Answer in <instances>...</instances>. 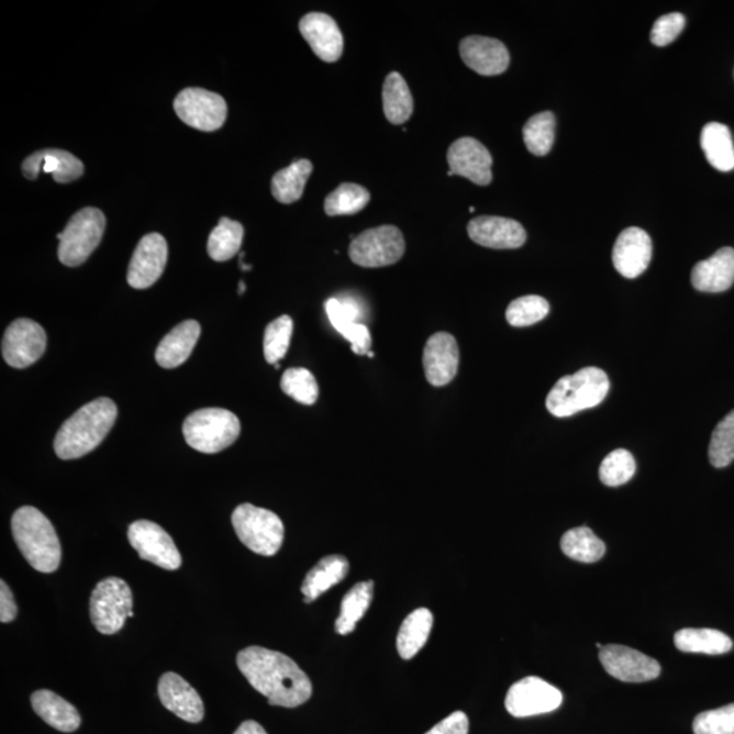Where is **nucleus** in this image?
<instances>
[{"label":"nucleus","mask_w":734,"mask_h":734,"mask_svg":"<svg viewBox=\"0 0 734 734\" xmlns=\"http://www.w3.org/2000/svg\"><path fill=\"white\" fill-rule=\"evenodd\" d=\"M237 667L271 707L294 709L312 697L311 679L294 659L280 652L260 646L246 647L237 655Z\"/></svg>","instance_id":"nucleus-1"},{"label":"nucleus","mask_w":734,"mask_h":734,"mask_svg":"<svg viewBox=\"0 0 734 734\" xmlns=\"http://www.w3.org/2000/svg\"><path fill=\"white\" fill-rule=\"evenodd\" d=\"M118 418V407L108 398H100L79 409L59 429L55 452L62 460H74L94 451L111 432Z\"/></svg>","instance_id":"nucleus-2"},{"label":"nucleus","mask_w":734,"mask_h":734,"mask_svg":"<svg viewBox=\"0 0 734 734\" xmlns=\"http://www.w3.org/2000/svg\"><path fill=\"white\" fill-rule=\"evenodd\" d=\"M11 532L21 554L34 570L54 572L59 569L62 546L55 527L38 509L24 507L11 519Z\"/></svg>","instance_id":"nucleus-3"},{"label":"nucleus","mask_w":734,"mask_h":734,"mask_svg":"<svg viewBox=\"0 0 734 734\" xmlns=\"http://www.w3.org/2000/svg\"><path fill=\"white\" fill-rule=\"evenodd\" d=\"M610 392L604 370L585 367L572 376L561 377L547 396V410L556 418H567L598 407Z\"/></svg>","instance_id":"nucleus-4"},{"label":"nucleus","mask_w":734,"mask_h":734,"mask_svg":"<svg viewBox=\"0 0 734 734\" xmlns=\"http://www.w3.org/2000/svg\"><path fill=\"white\" fill-rule=\"evenodd\" d=\"M241 432L238 418L223 409L192 412L182 424L184 438L194 451L218 453L236 443Z\"/></svg>","instance_id":"nucleus-5"},{"label":"nucleus","mask_w":734,"mask_h":734,"mask_svg":"<svg viewBox=\"0 0 734 734\" xmlns=\"http://www.w3.org/2000/svg\"><path fill=\"white\" fill-rule=\"evenodd\" d=\"M232 524L241 543L255 554L274 556L282 547L285 525L271 510L240 504L233 512Z\"/></svg>","instance_id":"nucleus-6"},{"label":"nucleus","mask_w":734,"mask_h":734,"mask_svg":"<svg viewBox=\"0 0 734 734\" xmlns=\"http://www.w3.org/2000/svg\"><path fill=\"white\" fill-rule=\"evenodd\" d=\"M107 220L99 209L86 208L77 212L68 221L65 231L57 234L59 238L60 263L67 267H78L89 259L104 236Z\"/></svg>","instance_id":"nucleus-7"},{"label":"nucleus","mask_w":734,"mask_h":734,"mask_svg":"<svg viewBox=\"0 0 734 734\" xmlns=\"http://www.w3.org/2000/svg\"><path fill=\"white\" fill-rule=\"evenodd\" d=\"M132 592L122 578L109 577L97 583L90 598V619L101 634L112 635L134 616Z\"/></svg>","instance_id":"nucleus-8"},{"label":"nucleus","mask_w":734,"mask_h":734,"mask_svg":"<svg viewBox=\"0 0 734 734\" xmlns=\"http://www.w3.org/2000/svg\"><path fill=\"white\" fill-rule=\"evenodd\" d=\"M404 252L403 234L392 225L369 229L360 233L353 238L348 248L349 259L365 268L392 266L403 257Z\"/></svg>","instance_id":"nucleus-9"},{"label":"nucleus","mask_w":734,"mask_h":734,"mask_svg":"<svg viewBox=\"0 0 734 734\" xmlns=\"http://www.w3.org/2000/svg\"><path fill=\"white\" fill-rule=\"evenodd\" d=\"M129 541L143 560L165 570L180 569L181 554L174 538L153 521L140 520L132 523L129 527Z\"/></svg>","instance_id":"nucleus-10"},{"label":"nucleus","mask_w":734,"mask_h":734,"mask_svg":"<svg viewBox=\"0 0 734 734\" xmlns=\"http://www.w3.org/2000/svg\"><path fill=\"white\" fill-rule=\"evenodd\" d=\"M175 111L189 127L204 132L220 130L227 118V105L223 97L199 88L182 90L176 97Z\"/></svg>","instance_id":"nucleus-11"},{"label":"nucleus","mask_w":734,"mask_h":734,"mask_svg":"<svg viewBox=\"0 0 734 734\" xmlns=\"http://www.w3.org/2000/svg\"><path fill=\"white\" fill-rule=\"evenodd\" d=\"M561 702L564 696L558 688L536 676H530L510 687L504 707L515 719H525L550 713L558 709Z\"/></svg>","instance_id":"nucleus-12"},{"label":"nucleus","mask_w":734,"mask_h":734,"mask_svg":"<svg viewBox=\"0 0 734 734\" xmlns=\"http://www.w3.org/2000/svg\"><path fill=\"white\" fill-rule=\"evenodd\" d=\"M47 334L42 325L29 319H19L5 330L2 354L5 363L15 369H25L43 357Z\"/></svg>","instance_id":"nucleus-13"},{"label":"nucleus","mask_w":734,"mask_h":734,"mask_svg":"<svg viewBox=\"0 0 734 734\" xmlns=\"http://www.w3.org/2000/svg\"><path fill=\"white\" fill-rule=\"evenodd\" d=\"M599 657L607 672L621 681L645 682L657 679L661 674V667L655 658L627 646H603Z\"/></svg>","instance_id":"nucleus-14"},{"label":"nucleus","mask_w":734,"mask_h":734,"mask_svg":"<svg viewBox=\"0 0 734 734\" xmlns=\"http://www.w3.org/2000/svg\"><path fill=\"white\" fill-rule=\"evenodd\" d=\"M168 263V244L158 233H151L137 244L129 267L127 279L131 288H152L164 274Z\"/></svg>","instance_id":"nucleus-15"},{"label":"nucleus","mask_w":734,"mask_h":734,"mask_svg":"<svg viewBox=\"0 0 734 734\" xmlns=\"http://www.w3.org/2000/svg\"><path fill=\"white\" fill-rule=\"evenodd\" d=\"M452 176L466 177L476 186H489L492 180V157L489 151L474 137H461L452 143L447 152Z\"/></svg>","instance_id":"nucleus-16"},{"label":"nucleus","mask_w":734,"mask_h":734,"mask_svg":"<svg viewBox=\"0 0 734 734\" xmlns=\"http://www.w3.org/2000/svg\"><path fill=\"white\" fill-rule=\"evenodd\" d=\"M460 364L455 336L437 332L429 337L423 352L424 375L433 387H445L455 380Z\"/></svg>","instance_id":"nucleus-17"},{"label":"nucleus","mask_w":734,"mask_h":734,"mask_svg":"<svg viewBox=\"0 0 734 734\" xmlns=\"http://www.w3.org/2000/svg\"><path fill=\"white\" fill-rule=\"evenodd\" d=\"M653 245L644 229L629 227L619 234L612 262L624 278L634 279L646 271L652 262Z\"/></svg>","instance_id":"nucleus-18"},{"label":"nucleus","mask_w":734,"mask_h":734,"mask_svg":"<svg viewBox=\"0 0 734 734\" xmlns=\"http://www.w3.org/2000/svg\"><path fill=\"white\" fill-rule=\"evenodd\" d=\"M469 237L474 243L491 249H518L525 244L523 225L502 216H478L468 223Z\"/></svg>","instance_id":"nucleus-19"},{"label":"nucleus","mask_w":734,"mask_h":734,"mask_svg":"<svg viewBox=\"0 0 734 734\" xmlns=\"http://www.w3.org/2000/svg\"><path fill=\"white\" fill-rule=\"evenodd\" d=\"M158 696L164 708L171 711L179 719L191 722V724H198V722L204 719L202 698L180 675L166 672L160 676Z\"/></svg>","instance_id":"nucleus-20"},{"label":"nucleus","mask_w":734,"mask_h":734,"mask_svg":"<svg viewBox=\"0 0 734 734\" xmlns=\"http://www.w3.org/2000/svg\"><path fill=\"white\" fill-rule=\"evenodd\" d=\"M461 59L480 76L494 77L508 70L510 55L499 40L469 36L460 43Z\"/></svg>","instance_id":"nucleus-21"},{"label":"nucleus","mask_w":734,"mask_h":734,"mask_svg":"<svg viewBox=\"0 0 734 734\" xmlns=\"http://www.w3.org/2000/svg\"><path fill=\"white\" fill-rule=\"evenodd\" d=\"M300 32L313 53L326 63L341 59L344 47L343 34L332 16L309 13L300 21Z\"/></svg>","instance_id":"nucleus-22"},{"label":"nucleus","mask_w":734,"mask_h":734,"mask_svg":"<svg viewBox=\"0 0 734 734\" xmlns=\"http://www.w3.org/2000/svg\"><path fill=\"white\" fill-rule=\"evenodd\" d=\"M22 171L29 180H36L42 171L51 174L56 182L76 181L84 175L85 166L74 154L59 148H45L29 156L22 164Z\"/></svg>","instance_id":"nucleus-23"},{"label":"nucleus","mask_w":734,"mask_h":734,"mask_svg":"<svg viewBox=\"0 0 734 734\" xmlns=\"http://www.w3.org/2000/svg\"><path fill=\"white\" fill-rule=\"evenodd\" d=\"M332 326L340 332L344 340L352 343V349L357 355H367L371 348L370 331L365 324L358 323L360 315L357 303L342 302L337 298H330L325 303Z\"/></svg>","instance_id":"nucleus-24"},{"label":"nucleus","mask_w":734,"mask_h":734,"mask_svg":"<svg viewBox=\"0 0 734 734\" xmlns=\"http://www.w3.org/2000/svg\"><path fill=\"white\" fill-rule=\"evenodd\" d=\"M693 288L703 292L730 290L734 283V249L726 246L692 269Z\"/></svg>","instance_id":"nucleus-25"},{"label":"nucleus","mask_w":734,"mask_h":734,"mask_svg":"<svg viewBox=\"0 0 734 734\" xmlns=\"http://www.w3.org/2000/svg\"><path fill=\"white\" fill-rule=\"evenodd\" d=\"M200 324L194 320L182 321L158 344L156 360L164 369L181 366L192 354L199 341Z\"/></svg>","instance_id":"nucleus-26"},{"label":"nucleus","mask_w":734,"mask_h":734,"mask_svg":"<svg viewBox=\"0 0 734 734\" xmlns=\"http://www.w3.org/2000/svg\"><path fill=\"white\" fill-rule=\"evenodd\" d=\"M32 708L40 719L47 722L54 730L71 733L80 725L78 710L68 703L66 699L49 690L33 692L31 698Z\"/></svg>","instance_id":"nucleus-27"},{"label":"nucleus","mask_w":734,"mask_h":734,"mask_svg":"<svg viewBox=\"0 0 734 734\" xmlns=\"http://www.w3.org/2000/svg\"><path fill=\"white\" fill-rule=\"evenodd\" d=\"M349 564L343 555H329L308 572L303 579L301 592L305 596L307 604L312 603L321 594L329 592L335 585L341 583L348 575Z\"/></svg>","instance_id":"nucleus-28"},{"label":"nucleus","mask_w":734,"mask_h":734,"mask_svg":"<svg viewBox=\"0 0 734 734\" xmlns=\"http://www.w3.org/2000/svg\"><path fill=\"white\" fill-rule=\"evenodd\" d=\"M433 623V613L427 608H418L404 619L396 644L401 658L412 659L423 649L432 634Z\"/></svg>","instance_id":"nucleus-29"},{"label":"nucleus","mask_w":734,"mask_h":734,"mask_svg":"<svg viewBox=\"0 0 734 734\" xmlns=\"http://www.w3.org/2000/svg\"><path fill=\"white\" fill-rule=\"evenodd\" d=\"M675 645L680 652L716 656L731 652L733 642L719 630L682 629L675 634Z\"/></svg>","instance_id":"nucleus-30"},{"label":"nucleus","mask_w":734,"mask_h":734,"mask_svg":"<svg viewBox=\"0 0 734 734\" xmlns=\"http://www.w3.org/2000/svg\"><path fill=\"white\" fill-rule=\"evenodd\" d=\"M701 146L709 163L720 171L734 169V145L731 130L721 123L704 125L701 134Z\"/></svg>","instance_id":"nucleus-31"},{"label":"nucleus","mask_w":734,"mask_h":734,"mask_svg":"<svg viewBox=\"0 0 734 734\" xmlns=\"http://www.w3.org/2000/svg\"><path fill=\"white\" fill-rule=\"evenodd\" d=\"M383 113L389 123L394 125L409 122L414 112V100H412L409 85L399 73H391L386 79L382 89Z\"/></svg>","instance_id":"nucleus-32"},{"label":"nucleus","mask_w":734,"mask_h":734,"mask_svg":"<svg viewBox=\"0 0 734 734\" xmlns=\"http://www.w3.org/2000/svg\"><path fill=\"white\" fill-rule=\"evenodd\" d=\"M375 582L366 581L354 585L344 596L340 618L336 619L335 631L340 635L352 634L357 624L365 616L372 601Z\"/></svg>","instance_id":"nucleus-33"},{"label":"nucleus","mask_w":734,"mask_h":734,"mask_svg":"<svg viewBox=\"0 0 734 734\" xmlns=\"http://www.w3.org/2000/svg\"><path fill=\"white\" fill-rule=\"evenodd\" d=\"M312 171L313 165L308 159H298L288 168L279 170L271 182L274 198L283 204H291L300 200Z\"/></svg>","instance_id":"nucleus-34"},{"label":"nucleus","mask_w":734,"mask_h":734,"mask_svg":"<svg viewBox=\"0 0 734 734\" xmlns=\"http://www.w3.org/2000/svg\"><path fill=\"white\" fill-rule=\"evenodd\" d=\"M560 548L566 556L582 564H594L603 558L605 544L587 526L567 531L561 537Z\"/></svg>","instance_id":"nucleus-35"},{"label":"nucleus","mask_w":734,"mask_h":734,"mask_svg":"<svg viewBox=\"0 0 734 734\" xmlns=\"http://www.w3.org/2000/svg\"><path fill=\"white\" fill-rule=\"evenodd\" d=\"M244 227L237 221L221 218L220 223L211 232L209 238V255L212 260L227 262L238 254L243 244Z\"/></svg>","instance_id":"nucleus-36"},{"label":"nucleus","mask_w":734,"mask_h":734,"mask_svg":"<svg viewBox=\"0 0 734 734\" xmlns=\"http://www.w3.org/2000/svg\"><path fill=\"white\" fill-rule=\"evenodd\" d=\"M369 200L370 193L366 188L358 184L344 182L326 197L325 214L330 216L354 215L363 211L369 204Z\"/></svg>","instance_id":"nucleus-37"},{"label":"nucleus","mask_w":734,"mask_h":734,"mask_svg":"<svg viewBox=\"0 0 734 734\" xmlns=\"http://www.w3.org/2000/svg\"><path fill=\"white\" fill-rule=\"evenodd\" d=\"M523 135L525 146L533 156H547L555 141L554 113L542 112L532 116L524 125Z\"/></svg>","instance_id":"nucleus-38"},{"label":"nucleus","mask_w":734,"mask_h":734,"mask_svg":"<svg viewBox=\"0 0 734 734\" xmlns=\"http://www.w3.org/2000/svg\"><path fill=\"white\" fill-rule=\"evenodd\" d=\"M280 388L301 404L313 405L319 399V383L312 372L303 367H292L286 370Z\"/></svg>","instance_id":"nucleus-39"},{"label":"nucleus","mask_w":734,"mask_h":734,"mask_svg":"<svg viewBox=\"0 0 734 734\" xmlns=\"http://www.w3.org/2000/svg\"><path fill=\"white\" fill-rule=\"evenodd\" d=\"M292 320L290 315H280L269 323L264 334V357L268 364L278 365L290 347Z\"/></svg>","instance_id":"nucleus-40"},{"label":"nucleus","mask_w":734,"mask_h":734,"mask_svg":"<svg viewBox=\"0 0 734 734\" xmlns=\"http://www.w3.org/2000/svg\"><path fill=\"white\" fill-rule=\"evenodd\" d=\"M710 463L725 468L734 460V410L714 429L709 446Z\"/></svg>","instance_id":"nucleus-41"},{"label":"nucleus","mask_w":734,"mask_h":734,"mask_svg":"<svg viewBox=\"0 0 734 734\" xmlns=\"http://www.w3.org/2000/svg\"><path fill=\"white\" fill-rule=\"evenodd\" d=\"M549 303L538 296H525L514 300L508 307L507 320L512 326H530L547 318Z\"/></svg>","instance_id":"nucleus-42"},{"label":"nucleus","mask_w":734,"mask_h":734,"mask_svg":"<svg viewBox=\"0 0 734 734\" xmlns=\"http://www.w3.org/2000/svg\"><path fill=\"white\" fill-rule=\"evenodd\" d=\"M636 464L633 455L626 449H616L608 455L600 466V480L605 486L618 487L633 479Z\"/></svg>","instance_id":"nucleus-43"},{"label":"nucleus","mask_w":734,"mask_h":734,"mask_svg":"<svg viewBox=\"0 0 734 734\" xmlns=\"http://www.w3.org/2000/svg\"><path fill=\"white\" fill-rule=\"evenodd\" d=\"M692 727L696 734H734V703L697 715Z\"/></svg>","instance_id":"nucleus-44"},{"label":"nucleus","mask_w":734,"mask_h":734,"mask_svg":"<svg viewBox=\"0 0 734 734\" xmlns=\"http://www.w3.org/2000/svg\"><path fill=\"white\" fill-rule=\"evenodd\" d=\"M686 19L680 13H670L659 16L653 25L650 40L656 47H667L678 38L679 34L685 29Z\"/></svg>","instance_id":"nucleus-45"},{"label":"nucleus","mask_w":734,"mask_h":734,"mask_svg":"<svg viewBox=\"0 0 734 734\" xmlns=\"http://www.w3.org/2000/svg\"><path fill=\"white\" fill-rule=\"evenodd\" d=\"M469 721L466 713L455 711L445 720L438 722L426 734H468Z\"/></svg>","instance_id":"nucleus-46"},{"label":"nucleus","mask_w":734,"mask_h":734,"mask_svg":"<svg viewBox=\"0 0 734 734\" xmlns=\"http://www.w3.org/2000/svg\"><path fill=\"white\" fill-rule=\"evenodd\" d=\"M16 604L8 583L0 582V622L10 623L16 618Z\"/></svg>","instance_id":"nucleus-47"},{"label":"nucleus","mask_w":734,"mask_h":734,"mask_svg":"<svg viewBox=\"0 0 734 734\" xmlns=\"http://www.w3.org/2000/svg\"><path fill=\"white\" fill-rule=\"evenodd\" d=\"M234 734H267L264 727L256 721H245L238 726Z\"/></svg>","instance_id":"nucleus-48"},{"label":"nucleus","mask_w":734,"mask_h":734,"mask_svg":"<svg viewBox=\"0 0 734 734\" xmlns=\"http://www.w3.org/2000/svg\"><path fill=\"white\" fill-rule=\"evenodd\" d=\"M246 290V285L241 280L240 286H238V292L240 294H244V291Z\"/></svg>","instance_id":"nucleus-49"},{"label":"nucleus","mask_w":734,"mask_h":734,"mask_svg":"<svg viewBox=\"0 0 734 734\" xmlns=\"http://www.w3.org/2000/svg\"><path fill=\"white\" fill-rule=\"evenodd\" d=\"M367 357L372 358V357H375V354H372L371 352H369V353H367Z\"/></svg>","instance_id":"nucleus-50"}]
</instances>
